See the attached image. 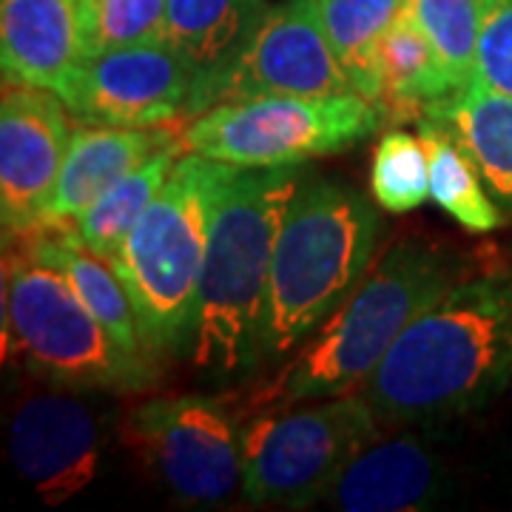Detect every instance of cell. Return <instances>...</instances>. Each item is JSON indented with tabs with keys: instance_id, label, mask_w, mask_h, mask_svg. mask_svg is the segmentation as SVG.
<instances>
[{
	"instance_id": "6da1fadb",
	"label": "cell",
	"mask_w": 512,
	"mask_h": 512,
	"mask_svg": "<svg viewBox=\"0 0 512 512\" xmlns=\"http://www.w3.org/2000/svg\"><path fill=\"white\" fill-rule=\"evenodd\" d=\"M512 384V271L458 279L404 330L367 379L365 396L390 424L467 416Z\"/></svg>"
},
{
	"instance_id": "7a4b0ae2",
	"label": "cell",
	"mask_w": 512,
	"mask_h": 512,
	"mask_svg": "<svg viewBox=\"0 0 512 512\" xmlns=\"http://www.w3.org/2000/svg\"><path fill=\"white\" fill-rule=\"evenodd\" d=\"M302 165H228L214 202L188 359L208 379H237L259 365V325L285 220Z\"/></svg>"
},
{
	"instance_id": "3957f363",
	"label": "cell",
	"mask_w": 512,
	"mask_h": 512,
	"mask_svg": "<svg viewBox=\"0 0 512 512\" xmlns=\"http://www.w3.org/2000/svg\"><path fill=\"white\" fill-rule=\"evenodd\" d=\"M458 279H464L461 262L447 245L427 237L393 242L359 288L302 342L288 367L256 393L254 404L271 407L356 393L404 330Z\"/></svg>"
},
{
	"instance_id": "277c9868",
	"label": "cell",
	"mask_w": 512,
	"mask_h": 512,
	"mask_svg": "<svg viewBox=\"0 0 512 512\" xmlns=\"http://www.w3.org/2000/svg\"><path fill=\"white\" fill-rule=\"evenodd\" d=\"M382 242V217L339 180L302 183L279 225L259 325V362L288 356L359 288Z\"/></svg>"
},
{
	"instance_id": "5b68a950",
	"label": "cell",
	"mask_w": 512,
	"mask_h": 512,
	"mask_svg": "<svg viewBox=\"0 0 512 512\" xmlns=\"http://www.w3.org/2000/svg\"><path fill=\"white\" fill-rule=\"evenodd\" d=\"M228 165L185 151L111 265L137 313L151 359L188 353L208 228Z\"/></svg>"
},
{
	"instance_id": "8992f818",
	"label": "cell",
	"mask_w": 512,
	"mask_h": 512,
	"mask_svg": "<svg viewBox=\"0 0 512 512\" xmlns=\"http://www.w3.org/2000/svg\"><path fill=\"white\" fill-rule=\"evenodd\" d=\"M3 356L37 382L126 393L154 384V362L128 356L69 279L20 245L3 256Z\"/></svg>"
},
{
	"instance_id": "52a82bcc",
	"label": "cell",
	"mask_w": 512,
	"mask_h": 512,
	"mask_svg": "<svg viewBox=\"0 0 512 512\" xmlns=\"http://www.w3.org/2000/svg\"><path fill=\"white\" fill-rule=\"evenodd\" d=\"M379 413L362 393L262 407L242 427V495L256 507H311L376 439Z\"/></svg>"
},
{
	"instance_id": "ba28073f",
	"label": "cell",
	"mask_w": 512,
	"mask_h": 512,
	"mask_svg": "<svg viewBox=\"0 0 512 512\" xmlns=\"http://www.w3.org/2000/svg\"><path fill=\"white\" fill-rule=\"evenodd\" d=\"M387 123L362 94L251 97L200 111L183 131L188 151L237 168H285L362 146Z\"/></svg>"
},
{
	"instance_id": "9c48e42d",
	"label": "cell",
	"mask_w": 512,
	"mask_h": 512,
	"mask_svg": "<svg viewBox=\"0 0 512 512\" xmlns=\"http://www.w3.org/2000/svg\"><path fill=\"white\" fill-rule=\"evenodd\" d=\"M123 441L177 504L222 507L242 493V427L214 396H160L137 404L126 416Z\"/></svg>"
},
{
	"instance_id": "30bf717a",
	"label": "cell",
	"mask_w": 512,
	"mask_h": 512,
	"mask_svg": "<svg viewBox=\"0 0 512 512\" xmlns=\"http://www.w3.org/2000/svg\"><path fill=\"white\" fill-rule=\"evenodd\" d=\"M356 92L316 15L313 0L268 6L220 72L194 83L188 114L251 97H328ZM359 94V92H356Z\"/></svg>"
},
{
	"instance_id": "8fae6325",
	"label": "cell",
	"mask_w": 512,
	"mask_h": 512,
	"mask_svg": "<svg viewBox=\"0 0 512 512\" xmlns=\"http://www.w3.org/2000/svg\"><path fill=\"white\" fill-rule=\"evenodd\" d=\"M23 390L9 413V456L32 493L66 504L92 487L103 461V416L83 387L43 382Z\"/></svg>"
},
{
	"instance_id": "7c38bea8",
	"label": "cell",
	"mask_w": 512,
	"mask_h": 512,
	"mask_svg": "<svg viewBox=\"0 0 512 512\" xmlns=\"http://www.w3.org/2000/svg\"><path fill=\"white\" fill-rule=\"evenodd\" d=\"M194 74L168 40L86 57L63 103L77 123L160 128L188 114Z\"/></svg>"
},
{
	"instance_id": "4fadbf2b",
	"label": "cell",
	"mask_w": 512,
	"mask_h": 512,
	"mask_svg": "<svg viewBox=\"0 0 512 512\" xmlns=\"http://www.w3.org/2000/svg\"><path fill=\"white\" fill-rule=\"evenodd\" d=\"M72 111L46 89L3 83L0 220L3 239L32 231L55 191L72 140Z\"/></svg>"
},
{
	"instance_id": "5bb4252c",
	"label": "cell",
	"mask_w": 512,
	"mask_h": 512,
	"mask_svg": "<svg viewBox=\"0 0 512 512\" xmlns=\"http://www.w3.org/2000/svg\"><path fill=\"white\" fill-rule=\"evenodd\" d=\"M83 60L80 0H0L3 83L46 89L63 100Z\"/></svg>"
},
{
	"instance_id": "9a60e30c",
	"label": "cell",
	"mask_w": 512,
	"mask_h": 512,
	"mask_svg": "<svg viewBox=\"0 0 512 512\" xmlns=\"http://www.w3.org/2000/svg\"><path fill=\"white\" fill-rule=\"evenodd\" d=\"M444 495V467L419 439L370 441L322 498L345 512H416Z\"/></svg>"
},
{
	"instance_id": "2e32d148",
	"label": "cell",
	"mask_w": 512,
	"mask_h": 512,
	"mask_svg": "<svg viewBox=\"0 0 512 512\" xmlns=\"http://www.w3.org/2000/svg\"><path fill=\"white\" fill-rule=\"evenodd\" d=\"M180 134L165 128H120L80 123L72 131L69 151L60 168L55 191L43 208L40 225H72L111 183L143 165Z\"/></svg>"
},
{
	"instance_id": "e0dca14e",
	"label": "cell",
	"mask_w": 512,
	"mask_h": 512,
	"mask_svg": "<svg viewBox=\"0 0 512 512\" xmlns=\"http://www.w3.org/2000/svg\"><path fill=\"white\" fill-rule=\"evenodd\" d=\"M424 117L456 137L495 205L504 217H512V97L470 83L467 89L427 106Z\"/></svg>"
},
{
	"instance_id": "ac0fdd59",
	"label": "cell",
	"mask_w": 512,
	"mask_h": 512,
	"mask_svg": "<svg viewBox=\"0 0 512 512\" xmlns=\"http://www.w3.org/2000/svg\"><path fill=\"white\" fill-rule=\"evenodd\" d=\"M265 12V0H165V40L200 83L237 55Z\"/></svg>"
},
{
	"instance_id": "d6986e66",
	"label": "cell",
	"mask_w": 512,
	"mask_h": 512,
	"mask_svg": "<svg viewBox=\"0 0 512 512\" xmlns=\"http://www.w3.org/2000/svg\"><path fill=\"white\" fill-rule=\"evenodd\" d=\"M376 72L387 120L396 114L410 117L453 94L430 40L404 9L376 43Z\"/></svg>"
},
{
	"instance_id": "ffe728a7",
	"label": "cell",
	"mask_w": 512,
	"mask_h": 512,
	"mask_svg": "<svg viewBox=\"0 0 512 512\" xmlns=\"http://www.w3.org/2000/svg\"><path fill=\"white\" fill-rule=\"evenodd\" d=\"M185 151L188 148H185L183 134H180L174 143H168L160 151H154L146 163L137 165L134 171H128L126 177H120L117 183H111L72 222L77 237L83 239L92 251L111 259V256L120 251V245L126 242V237L131 234V228L137 225V220L146 214L151 200L160 194V188L171 177L174 165L180 163V157H183Z\"/></svg>"
},
{
	"instance_id": "44dd1931",
	"label": "cell",
	"mask_w": 512,
	"mask_h": 512,
	"mask_svg": "<svg viewBox=\"0 0 512 512\" xmlns=\"http://www.w3.org/2000/svg\"><path fill=\"white\" fill-rule=\"evenodd\" d=\"M419 137L430 160V200L470 234H490L501 228L504 211L495 205L456 137L430 117L419 120Z\"/></svg>"
},
{
	"instance_id": "7402d4cb",
	"label": "cell",
	"mask_w": 512,
	"mask_h": 512,
	"mask_svg": "<svg viewBox=\"0 0 512 512\" xmlns=\"http://www.w3.org/2000/svg\"><path fill=\"white\" fill-rule=\"evenodd\" d=\"M333 52L353 80L356 92L379 103L376 43L402 15L407 0H313Z\"/></svg>"
},
{
	"instance_id": "603a6c76",
	"label": "cell",
	"mask_w": 512,
	"mask_h": 512,
	"mask_svg": "<svg viewBox=\"0 0 512 512\" xmlns=\"http://www.w3.org/2000/svg\"><path fill=\"white\" fill-rule=\"evenodd\" d=\"M404 12L427 35L453 94L476 80L481 0H407Z\"/></svg>"
},
{
	"instance_id": "cb8c5ba5",
	"label": "cell",
	"mask_w": 512,
	"mask_h": 512,
	"mask_svg": "<svg viewBox=\"0 0 512 512\" xmlns=\"http://www.w3.org/2000/svg\"><path fill=\"white\" fill-rule=\"evenodd\" d=\"M370 194L390 214H410L430 200V160L421 137L404 128L384 131L370 165Z\"/></svg>"
},
{
	"instance_id": "d4e9b609",
	"label": "cell",
	"mask_w": 512,
	"mask_h": 512,
	"mask_svg": "<svg viewBox=\"0 0 512 512\" xmlns=\"http://www.w3.org/2000/svg\"><path fill=\"white\" fill-rule=\"evenodd\" d=\"M86 57L163 40L165 0H80Z\"/></svg>"
},
{
	"instance_id": "484cf974",
	"label": "cell",
	"mask_w": 512,
	"mask_h": 512,
	"mask_svg": "<svg viewBox=\"0 0 512 512\" xmlns=\"http://www.w3.org/2000/svg\"><path fill=\"white\" fill-rule=\"evenodd\" d=\"M512 97V0H481L476 80Z\"/></svg>"
}]
</instances>
